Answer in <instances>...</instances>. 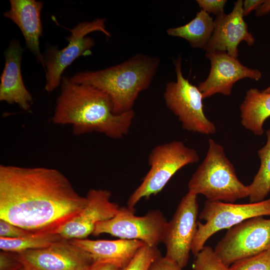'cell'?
Listing matches in <instances>:
<instances>
[{
  "mask_svg": "<svg viewBox=\"0 0 270 270\" xmlns=\"http://www.w3.org/2000/svg\"><path fill=\"white\" fill-rule=\"evenodd\" d=\"M188 192L204 195L208 200L234 203L248 197V186L237 176L222 146L212 139L203 162L188 181Z\"/></svg>",
  "mask_w": 270,
  "mask_h": 270,
  "instance_id": "277c9868",
  "label": "cell"
},
{
  "mask_svg": "<svg viewBox=\"0 0 270 270\" xmlns=\"http://www.w3.org/2000/svg\"><path fill=\"white\" fill-rule=\"evenodd\" d=\"M197 195L188 192L182 198L172 218L168 222L162 242L164 256L182 268L188 264L190 253L198 226Z\"/></svg>",
  "mask_w": 270,
  "mask_h": 270,
  "instance_id": "8fae6325",
  "label": "cell"
},
{
  "mask_svg": "<svg viewBox=\"0 0 270 270\" xmlns=\"http://www.w3.org/2000/svg\"><path fill=\"white\" fill-rule=\"evenodd\" d=\"M105 22L104 18L80 22L69 30L70 34L66 38L68 44L65 47L59 49L52 46L48 49L44 56L46 92H52L60 86L63 72L76 58L90 54L95 42L92 38L87 36L88 34L100 32L108 36H111L106 28Z\"/></svg>",
  "mask_w": 270,
  "mask_h": 270,
  "instance_id": "ba28073f",
  "label": "cell"
},
{
  "mask_svg": "<svg viewBox=\"0 0 270 270\" xmlns=\"http://www.w3.org/2000/svg\"><path fill=\"white\" fill-rule=\"evenodd\" d=\"M199 158L196 150L180 141L173 140L156 146L149 154L150 169L130 195L127 206L134 210L142 198L158 194L178 171L186 165L197 162Z\"/></svg>",
  "mask_w": 270,
  "mask_h": 270,
  "instance_id": "5b68a950",
  "label": "cell"
},
{
  "mask_svg": "<svg viewBox=\"0 0 270 270\" xmlns=\"http://www.w3.org/2000/svg\"><path fill=\"white\" fill-rule=\"evenodd\" d=\"M74 245L90 253L94 260H110L119 264L122 268L134 257L138 250L146 244L136 240H116L86 238L70 240Z\"/></svg>",
  "mask_w": 270,
  "mask_h": 270,
  "instance_id": "ac0fdd59",
  "label": "cell"
},
{
  "mask_svg": "<svg viewBox=\"0 0 270 270\" xmlns=\"http://www.w3.org/2000/svg\"><path fill=\"white\" fill-rule=\"evenodd\" d=\"M194 270H230L210 246H204L196 256L192 264Z\"/></svg>",
  "mask_w": 270,
  "mask_h": 270,
  "instance_id": "603a6c76",
  "label": "cell"
},
{
  "mask_svg": "<svg viewBox=\"0 0 270 270\" xmlns=\"http://www.w3.org/2000/svg\"><path fill=\"white\" fill-rule=\"evenodd\" d=\"M88 202L57 170L0 166V219L34 234H55Z\"/></svg>",
  "mask_w": 270,
  "mask_h": 270,
  "instance_id": "6da1fadb",
  "label": "cell"
},
{
  "mask_svg": "<svg viewBox=\"0 0 270 270\" xmlns=\"http://www.w3.org/2000/svg\"><path fill=\"white\" fill-rule=\"evenodd\" d=\"M206 55L210 62V74L198 86L204 99L218 93L230 96L237 81L248 78L258 80L262 76L260 70L242 65L237 58L226 52H209Z\"/></svg>",
  "mask_w": 270,
  "mask_h": 270,
  "instance_id": "4fadbf2b",
  "label": "cell"
},
{
  "mask_svg": "<svg viewBox=\"0 0 270 270\" xmlns=\"http://www.w3.org/2000/svg\"><path fill=\"white\" fill-rule=\"evenodd\" d=\"M34 234L4 220L0 219V237L19 238Z\"/></svg>",
  "mask_w": 270,
  "mask_h": 270,
  "instance_id": "484cf974",
  "label": "cell"
},
{
  "mask_svg": "<svg viewBox=\"0 0 270 270\" xmlns=\"http://www.w3.org/2000/svg\"><path fill=\"white\" fill-rule=\"evenodd\" d=\"M149 270H182V268L174 262L160 256L153 262Z\"/></svg>",
  "mask_w": 270,
  "mask_h": 270,
  "instance_id": "f1b7e54d",
  "label": "cell"
},
{
  "mask_svg": "<svg viewBox=\"0 0 270 270\" xmlns=\"http://www.w3.org/2000/svg\"><path fill=\"white\" fill-rule=\"evenodd\" d=\"M14 253L20 270H88L95 261L90 253L64 238L46 247Z\"/></svg>",
  "mask_w": 270,
  "mask_h": 270,
  "instance_id": "7c38bea8",
  "label": "cell"
},
{
  "mask_svg": "<svg viewBox=\"0 0 270 270\" xmlns=\"http://www.w3.org/2000/svg\"><path fill=\"white\" fill-rule=\"evenodd\" d=\"M122 267L118 263L110 260H95L88 270H121Z\"/></svg>",
  "mask_w": 270,
  "mask_h": 270,
  "instance_id": "f546056e",
  "label": "cell"
},
{
  "mask_svg": "<svg viewBox=\"0 0 270 270\" xmlns=\"http://www.w3.org/2000/svg\"><path fill=\"white\" fill-rule=\"evenodd\" d=\"M20 263L14 252H0V270H20Z\"/></svg>",
  "mask_w": 270,
  "mask_h": 270,
  "instance_id": "83f0119b",
  "label": "cell"
},
{
  "mask_svg": "<svg viewBox=\"0 0 270 270\" xmlns=\"http://www.w3.org/2000/svg\"><path fill=\"white\" fill-rule=\"evenodd\" d=\"M230 268V270H270V250L239 260Z\"/></svg>",
  "mask_w": 270,
  "mask_h": 270,
  "instance_id": "d4e9b609",
  "label": "cell"
},
{
  "mask_svg": "<svg viewBox=\"0 0 270 270\" xmlns=\"http://www.w3.org/2000/svg\"><path fill=\"white\" fill-rule=\"evenodd\" d=\"M264 216H270V198L242 204L206 200L198 214V218L205 222H198L191 252L196 256L210 238L218 232L228 230L248 218Z\"/></svg>",
  "mask_w": 270,
  "mask_h": 270,
  "instance_id": "52a82bcc",
  "label": "cell"
},
{
  "mask_svg": "<svg viewBox=\"0 0 270 270\" xmlns=\"http://www.w3.org/2000/svg\"><path fill=\"white\" fill-rule=\"evenodd\" d=\"M202 10L208 13H212L216 16L224 14V6L226 0H197Z\"/></svg>",
  "mask_w": 270,
  "mask_h": 270,
  "instance_id": "4316f807",
  "label": "cell"
},
{
  "mask_svg": "<svg viewBox=\"0 0 270 270\" xmlns=\"http://www.w3.org/2000/svg\"><path fill=\"white\" fill-rule=\"evenodd\" d=\"M270 250V218H248L228 230L214 252L228 266L242 259Z\"/></svg>",
  "mask_w": 270,
  "mask_h": 270,
  "instance_id": "30bf717a",
  "label": "cell"
},
{
  "mask_svg": "<svg viewBox=\"0 0 270 270\" xmlns=\"http://www.w3.org/2000/svg\"><path fill=\"white\" fill-rule=\"evenodd\" d=\"M262 92L265 93H270V86L262 90Z\"/></svg>",
  "mask_w": 270,
  "mask_h": 270,
  "instance_id": "d6a6232c",
  "label": "cell"
},
{
  "mask_svg": "<svg viewBox=\"0 0 270 270\" xmlns=\"http://www.w3.org/2000/svg\"><path fill=\"white\" fill-rule=\"evenodd\" d=\"M174 64L176 80L166 85L164 98L166 106L178 118L184 130L206 135L214 134L216 126L204 112L202 92L182 75L181 58L174 60Z\"/></svg>",
  "mask_w": 270,
  "mask_h": 270,
  "instance_id": "8992f818",
  "label": "cell"
},
{
  "mask_svg": "<svg viewBox=\"0 0 270 270\" xmlns=\"http://www.w3.org/2000/svg\"><path fill=\"white\" fill-rule=\"evenodd\" d=\"M156 56L138 54L108 68L78 72L70 80L76 84L94 86L110 98L114 114L132 110L138 94L150 86L159 67Z\"/></svg>",
  "mask_w": 270,
  "mask_h": 270,
  "instance_id": "3957f363",
  "label": "cell"
},
{
  "mask_svg": "<svg viewBox=\"0 0 270 270\" xmlns=\"http://www.w3.org/2000/svg\"><path fill=\"white\" fill-rule=\"evenodd\" d=\"M256 15L258 16L268 14L270 12V0H264L256 10Z\"/></svg>",
  "mask_w": 270,
  "mask_h": 270,
  "instance_id": "1f68e13d",
  "label": "cell"
},
{
  "mask_svg": "<svg viewBox=\"0 0 270 270\" xmlns=\"http://www.w3.org/2000/svg\"><path fill=\"white\" fill-rule=\"evenodd\" d=\"M24 49L18 40H12L4 52V66L0 76V100L16 104L28 111L32 103L31 94L22 80L20 64Z\"/></svg>",
  "mask_w": 270,
  "mask_h": 270,
  "instance_id": "2e32d148",
  "label": "cell"
},
{
  "mask_svg": "<svg viewBox=\"0 0 270 270\" xmlns=\"http://www.w3.org/2000/svg\"><path fill=\"white\" fill-rule=\"evenodd\" d=\"M110 196L111 192L107 190H90L86 206L55 234L68 240L84 239L92 234L98 223L113 218L118 210V205L110 201Z\"/></svg>",
  "mask_w": 270,
  "mask_h": 270,
  "instance_id": "5bb4252c",
  "label": "cell"
},
{
  "mask_svg": "<svg viewBox=\"0 0 270 270\" xmlns=\"http://www.w3.org/2000/svg\"><path fill=\"white\" fill-rule=\"evenodd\" d=\"M60 93L52 120L57 124H70L74 135L97 132L113 139L126 135L135 113L132 110L114 114L108 96L90 85L72 82L63 76Z\"/></svg>",
  "mask_w": 270,
  "mask_h": 270,
  "instance_id": "7a4b0ae2",
  "label": "cell"
},
{
  "mask_svg": "<svg viewBox=\"0 0 270 270\" xmlns=\"http://www.w3.org/2000/svg\"><path fill=\"white\" fill-rule=\"evenodd\" d=\"M241 124L254 134L262 136L263 124L270 116V93L252 88L246 91L240 106Z\"/></svg>",
  "mask_w": 270,
  "mask_h": 270,
  "instance_id": "d6986e66",
  "label": "cell"
},
{
  "mask_svg": "<svg viewBox=\"0 0 270 270\" xmlns=\"http://www.w3.org/2000/svg\"><path fill=\"white\" fill-rule=\"evenodd\" d=\"M242 4V0H238L234 2L232 12L216 16L212 36L204 48L206 52H224L237 58L238 46L242 41H245L249 46L254 43V38L248 31V25L244 20Z\"/></svg>",
  "mask_w": 270,
  "mask_h": 270,
  "instance_id": "9a60e30c",
  "label": "cell"
},
{
  "mask_svg": "<svg viewBox=\"0 0 270 270\" xmlns=\"http://www.w3.org/2000/svg\"><path fill=\"white\" fill-rule=\"evenodd\" d=\"M264 2V0H245L242 4L244 16H248L252 10L256 8Z\"/></svg>",
  "mask_w": 270,
  "mask_h": 270,
  "instance_id": "4dcf8cb0",
  "label": "cell"
},
{
  "mask_svg": "<svg viewBox=\"0 0 270 270\" xmlns=\"http://www.w3.org/2000/svg\"><path fill=\"white\" fill-rule=\"evenodd\" d=\"M168 222L158 210L138 216L134 210L120 207L113 218L96 224L92 235L108 234L120 239L140 240L150 246L156 247L163 242Z\"/></svg>",
  "mask_w": 270,
  "mask_h": 270,
  "instance_id": "9c48e42d",
  "label": "cell"
},
{
  "mask_svg": "<svg viewBox=\"0 0 270 270\" xmlns=\"http://www.w3.org/2000/svg\"><path fill=\"white\" fill-rule=\"evenodd\" d=\"M10 8L4 16L14 22L20 30L26 48L44 68V58L40 48V38L42 34V1L10 0Z\"/></svg>",
  "mask_w": 270,
  "mask_h": 270,
  "instance_id": "e0dca14e",
  "label": "cell"
},
{
  "mask_svg": "<svg viewBox=\"0 0 270 270\" xmlns=\"http://www.w3.org/2000/svg\"><path fill=\"white\" fill-rule=\"evenodd\" d=\"M214 29V20L203 10L198 12L190 22L180 26L166 30L168 35L186 40L194 48H205Z\"/></svg>",
  "mask_w": 270,
  "mask_h": 270,
  "instance_id": "ffe728a7",
  "label": "cell"
},
{
  "mask_svg": "<svg viewBox=\"0 0 270 270\" xmlns=\"http://www.w3.org/2000/svg\"><path fill=\"white\" fill-rule=\"evenodd\" d=\"M62 238L56 234H33L19 238L0 237V248L2 251L20 252L46 247Z\"/></svg>",
  "mask_w": 270,
  "mask_h": 270,
  "instance_id": "7402d4cb",
  "label": "cell"
},
{
  "mask_svg": "<svg viewBox=\"0 0 270 270\" xmlns=\"http://www.w3.org/2000/svg\"><path fill=\"white\" fill-rule=\"evenodd\" d=\"M160 256L157 246L144 244L121 270H149L153 262Z\"/></svg>",
  "mask_w": 270,
  "mask_h": 270,
  "instance_id": "cb8c5ba5",
  "label": "cell"
},
{
  "mask_svg": "<svg viewBox=\"0 0 270 270\" xmlns=\"http://www.w3.org/2000/svg\"><path fill=\"white\" fill-rule=\"evenodd\" d=\"M266 144L258 151L260 168L252 183L248 186L250 202L265 200L270 192V128L266 132Z\"/></svg>",
  "mask_w": 270,
  "mask_h": 270,
  "instance_id": "44dd1931",
  "label": "cell"
}]
</instances>
